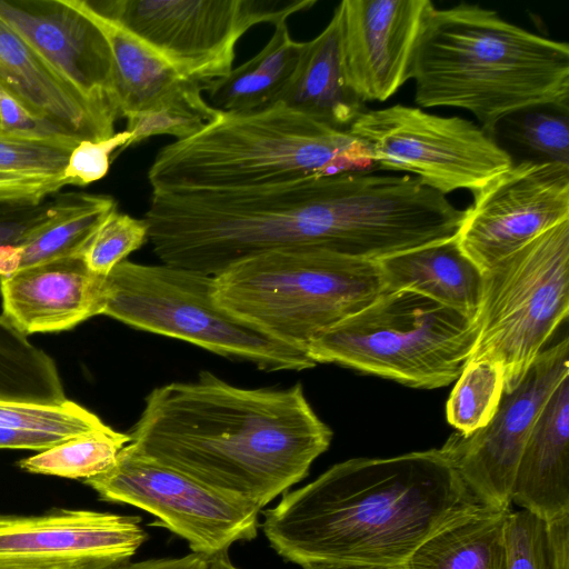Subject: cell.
<instances>
[{
    "mask_svg": "<svg viewBox=\"0 0 569 569\" xmlns=\"http://www.w3.org/2000/svg\"><path fill=\"white\" fill-rule=\"evenodd\" d=\"M129 435L139 453L260 511L301 481L332 439L301 383L243 388L210 371L152 389Z\"/></svg>",
    "mask_w": 569,
    "mask_h": 569,
    "instance_id": "cell-1",
    "label": "cell"
},
{
    "mask_svg": "<svg viewBox=\"0 0 569 569\" xmlns=\"http://www.w3.org/2000/svg\"><path fill=\"white\" fill-rule=\"evenodd\" d=\"M480 503L445 451L336 463L262 511L273 550L302 568L403 567L442 525Z\"/></svg>",
    "mask_w": 569,
    "mask_h": 569,
    "instance_id": "cell-2",
    "label": "cell"
},
{
    "mask_svg": "<svg viewBox=\"0 0 569 569\" xmlns=\"http://www.w3.org/2000/svg\"><path fill=\"white\" fill-rule=\"evenodd\" d=\"M415 101L472 113L493 137L519 110L569 111V46L530 32L478 4L433 8L411 69Z\"/></svg>",
    "mask_w": 569,
    "mask_h": 569,
    "instance_id": "cell-3",
    "label": "cell"
},
{
    "mask_svg": "<svg viewBox=\"0 0 569 569\" xmlns=\"http://www.w3.org/2000/svg\"><path fill=\"white\" fill-rule=\"evenodd\" d=\"M370 166L366 148L348 131L276 102L246 112L221 111L199 133L166 144L148 181L152 191L246 190L363 172Z\"/></svg>",
    "mask_w": 569,
    "mask_h": 569,
    "instance_id": "cell-4",
    "label": "cell"
},
{
    "mask_svg": "<svg viewBox=\"0 0 569 569\" xmlns=\"http://www.w3.org/2000/svg\"><path fill=\"white\" fill-rule=\"evenodd\" d=\"M385 291L377 261L316 247L269 250L213 277V297L221 307L305 351L312 339Z\"/></svg>",
    "mask_w": 569,
    "mask_h": 569,
    "instance_id": "cell-5",
    "label": "cell"
},
{
    "mask_svg": "<svg viewBox=\"0 0 569 569\" xmlns=\"http://www.w3.org/2000/svg\"><path fill=\"white\" fill-rule=\"evenodd\" d=\"M477 320L409 290H386L372 303L312 339L318 363H335L415 388L448 386L468 363Z\"/></svg>",
    "mask_w": 569,
    "mask_h": 569,
    "instance_id": "cell-6",
    "label": "cell"
},
{
    "mask_svg": "<svg viewBox=\"0 0 569 569\" xmlns=\"http://www.w3.org/2000/svg\"><path fill=\"white\" fill-rule=\"evenodd\" d=\"M103 316L132 328L177 338L261 370L300 371L317 366L221 307L213 277L161 263L123 260L104 279Z\"/></svg>",
    "mask_w": 569,
    "mask_h": 569,
    "instance_id": "cell-7",
    "label": "cell"
},
{
    "mask_svg": "<svg viewBox=\"0 0 569 569\" xmlns=\"http://www.w3.org/2000/svg\"><path fill=\"white\" fill-rule=\"evenodd\" d=\"M569 313V221L483 272L471 360L501 367L512 391ZM468 361V362H469Z\"/></svg>",
    "mask_w": 569,
    "mask_h": 569,
    "instance_id": "cell-8",
    "label": "cell"
},
{
    "mask_svg": "<svg viewBox=\"0 0 569 569\" xmlns=\"http://www.w3.org/2000/svg\"><path fill=\"white\" fill-rule=\"evenodd\" d=\"M132 33L184 78L206 83L232 70L236 47L253 26L273 27L317 0L87 1Z\"/></svg>",
    "mask_w": 569,
    "mask_h": 569,
    "instance_id": "cell-9",
    "label": "cell"
},
{
    "mask_svg": "<svg viewBox=\"0 0 569 569\" xmlns=\"http://www.w3.org/2000/svg\"><path fill=\"white\" fill-rule=\"evenodd\" d=\"M348 132L376 167L406 172L443 196L461 189L475 193L515 163L480 126L419 107L366 109Z\"/></svg>",
    "mask_w": 569,
    "mask_h": 569,
    "instance_id": "cell-10",
    "label": "cell"
},
{
    "mask_svg": "<svg viewBox=\"0 0 569 569\" xmlns=\"http://www.w3.org/2000/svg\"><path fill=\"white\" fill-rule=\"evenodd\" d=\"M83 482L101 500L142 509L184 539L193 553L211 559L238 541L256 538L260 510L237 497L152 460L132 448L120 451L108 471Z\"/></svg>",
    "mask_w": 569,
    "mask_h": 569,
    "instance_id": "cell-11",
    "label": "cell"
},
{
    "mask_svg": "<svg viewBox=\"0 0 569 569\" xmlns=\"http://www.w3.org/2000/svg\"><path fill=\"white\" fill-rule=\"evenodd\" d=\"M456 234L482 271L569 221V167L520 161L472 193Z\"/></svg>",
    "mask_w": 569,
    "mask_h": 569,
    "instance_id": "cell-12",
    "label": "cell"
},
{
    "mask_svg": "<svg viewBox=\"0 0 569 569\" xmlns=\"http://www.w3.org/2000/svg\"><path fill=\"white\" fill-rule=\"evenodd\" d=\"M569 339L543 350L521 381L503 392L492 419L470 435L453 433L441 447L462 482L482 505L510 508L517 466L547 400L569 375Z\"/></svg>",
    "mask_w": 569,
    "mask_h": 569,
    "instance_id": "cell-13",
    "label": "cell"
},
{
    "mask_svg": "<svg viewBox=\"0 0 569 569\" xmlns=\"http://www.w3.org/2000/svg\"><path fill=\"white\" fill-rule=\"evenodd\" d=\"M138 516L86 509L0 515V566L26 569H114L148 538Z\"/></svg>",
    "mask_w": 569,
    "mask_h": 569,
    "instance_id": "cell-14",
    "label": "cell"
},
{
    "mask_svg": "<svg viewBox=\"0 0 569 569\" xmlns=\"http://www.w3.org/2000/svg\"><path fill=\"white\" fill-rule=\"evenodd\" d=\"M433 8L429 0H343L336 7L343 77L362 102L386 101L411 79Z\"/></svg>",
    "mask_w": 569,
    "mask_h": 569,
    "instance_id": "cell-15",
    "label": "cell"
},
{
    "mask_svg": "<svg viewBox=\"0 0 569 569\" xmlns=\"http://www.w3.org/2000/svg\"><path fill=\"white\" fill-rule=\"evenodd\" d=\"M0 20L91 108L120 117L111 51L88 18L66 0H0Z\"/></svg>",
    "mask_w": 569,
    "mask_h": 569,
    "instance_id": "cell-16",
    "label": "cell"
},
{
    "mask_svg": "<svg viewBox=\"0 0 569 569\" xmlns=\"http://www.w3.org/2000/svg\"><path fill=\"white\" fill-rule=\"evenodd\" d=\"M104 279L82 256L21 269L0 279L1 316L26 337L69 330L102 315Z\"/></svg>",
    "mask_w": 569,
    "mask_h": 569,
    "instance_id": "cell-17",
    "label": "cell"
},
{
    "mask_svg": "<svg viewBox=\"0 0 569 569\" xmlns=\"http://www.w3.org/2000/svg\"><path fill=\"white\" fill-rule=\"evenodd\" d=\"M0 87L60 133L80 140H102L116 133V121L91 108L1 20Z\"/></svg>",
    "mask_w": 569,
    "mask_h": 569,
    "instance_id": "cell-18",
    "label": "cell"
},
{
    "mask_svg": "<svg viewBox=\"0 0 569 569\" xmlns=\"http://www.w3.org/2000/svg\"><path fill=\"white\" fill-rule=\"evenodd\" d=\"M510 498L548 521L569 515V375L552 391L531 430Z\"/></svg>",
    "mask_w": 569,
    "mask_h": 569,
    "instance_id": "cell-19",
    "label": "cell"
},
{
    "mask_svg": "<svg viewBox=\"0 0 569 569\" xmlns=\"http://www.w3.org/2000/svg\"><path fill=\"white\" fill-rule=\"evenodd\" d=\"M116 209V199L107 194H53L41 219L17 243L0 246V279L36 264L82 256L97 228Z\"/></svg>",
    "mask_w": 569,
    "mask_h": 569,
    "instance_id": "cell-20",
    "label": "cell"
},
{
    "mask_svg": "<svg viewBox=\"0 0 569 569\" xmlns=\"http://www.w3.org/2000/svg\"><path fill=\"white\" fill-rule=\"evenodd\" d=\"M386 290H409L477 317L483 272L453 238L407 250L377 261Z\"/></svg>",
    "mask_w": 569,
    "mask_h": 569,
    "instance_id": "cell-21",
    "label": "cell"
},
{
    "mask_svg": "<svg viewBox=\"0 0 569 569\" xmlns=\"http://www.w3.org/2000/svg\"><path fill=\"white\" fill-rule=\"evenodd\" d=\"M277 102L329 128L348 131L367 108L347 86L340 50L338 14L305 42L298 66Z\"/></svg>",
    "mask_w": 569,
    "mask_h": 569,
    "instance_id": "cell-22",
    "label": "cell"
},
{
    "mask_svg": "<svg viewBox=\"0 0 569 569\" xmlns=\"http://www.w3.org/2000/svg\"><path fill=\"white\" fill-rule=\"evenodd\" d=\"M510 508L478 503L452 518L411 553L405 569H508Z\"/></svg>",
    "mask_w": 569,
    "mask_h": 569,
    "instance_id": "cell-23",
    "label": "cell"
},
{
    "mask_svg": "<svg viewBox=\"0 0 569 569\" xmlns=\"http://www.w3.org/2000/svg\"><path fill=\"white\" fill-rule=\"evenodd\" d=\"M66 1L97 26L109 44L120 117L148 109L188 79L122 26L94 11L87 0Z\"/></svg>",
    "mask_w": 569,
    "mask_h": 569,
    "instance_id": "cell-24",
    "label": "cell"
},
{
    "mask_svg": "<svg viewBox=\"0 0 569 569\" xmlns=\"http://www.w3.org/2000/svg\"><path fill=\"white\" fill-rule=\"evenodd\" d=\"M305 42L292 39L287 21L274 26L267 44L224 77L201 83L210 104L221 111L246 112L277 102L300 60Z\"/></svg>",
    "mask_w": 569,
    "mask_h": 569,
    "instance_id": "cell-25",
    "label": "cell"
},
{
    "mask_svg": "<svg viewBox=\"0 0 569 569\" xmlns=\"http://www.w3.org/2000/svg\"><path fill=\"white\" fill-rule=\"evenodd\" d=\"M107 425L66 399L57 403L0 399V449L43 451Z\"/></svg>",
    "mask_w": 569,
    "mask_h": 569,
    "instance_id": "cell-26",
    "label": "cell"
},
{
    "mask_svg": "<svg viewBox=\"0 0 569 569\" xmlns=\"http://www.w3.org/2000/svg\"><path fill=\"white\" fill-rule=\"evenodd\" d=\"M0 399L57 403L66 400L52 357L0 316Z\"/></svg>",
    "mask_w": 569,
    "mask_h": 569,
    "instance_id": "cell-27",
    "label": "cell"
},
{
    "mask_svg": "<svg viewBox=\"0 0 569 569\" xmlns=\"http://www.w3.org/2000/svg\"><path fill=\"white\" fill-rule=\"evenodd\" d=\"M202 92L201 83L186 79L148 109L127 117L131 138L124 149L153 136H172L177 141L199 133L221 113Z\"/></svg>",
    "mask_w": 569,
    "mask_h": 569,
    "instance_id": "cell-28",
    "label": "cell"
},
{
    "mask_svg": "<svg viewBox=\"0 0 569 569\" xmlns=\"http://www.w3.org/2000/svg\"><path fill=\"white\" fill-rule=\"evenodd\" d=\"M130 441L129 433L107 426L21 459L18 466L30 473L83 481L112 468L120 451Z\"/></svg>",
    "mask_w": 569,
    "mask_h": 569,
    "instance_id": "cell-29",
    "label": "cell"
},
{
    "mask_svg": "<svg viewBox=\"0 0 569 569\" xmlns=\"http://www.w3.org/2000/svg\"><path fill=\"white\" fill-rule=\"evenodd\" d=\"M506 541L508 569H569V515L548 521L510 510Z\"/></svg>",
    "mask_w": 569,
    "mask_h": 569,
    "instance_id": "cell-30",
    "label": "cell"
},
{
    "mask_svg": "<svg viewBox=\"0 0 569 569\" xmlns=\"http://www.w3.org/2000/svg\"><path fill=\"white\" fill-rule=\"evenodd\" d=\"M497 133L525 156L522 161L569 167V111L549 106L519 110L497 123Z\"/></svg>",
    "mask_w": 569,
    "mask_h": 569,
    "instance_id": "cell-31",
    "label": "cell"
},
{
    "mask_svg": "<svg viewBox=\"0 0 569 569\" xmlns=\"http://www.w3.org/2000/svg\"><path fill=\"white\" fill-rule=\"evenodd\" d=\"M503 393V372L489 360H471L453 386L446 406L448 422L461 435L483 428Z\"/></svg>",
    "mask_w": 569,
    "mask_h": 569,
    "instance_id": "cell-32",
    "label": "cell"
},
{
    "mask_svg": "<svg viewBox=\"0 0 569 569\" xmlns=\"http://www.w3.org/2000/svg\"><path fill=\"white\" fill-rule=\"evenodd\" d=\"M80 141L63 133L24 134L0 129V172L60 179Z\"/></svg>",
    "mask_w": 569,
    "mask_h": 569,
    "instance_id": "cell-33",
    "label": "cell"
},
{
    "mask_svg": "<svg viewBox=\"0 0 569 569\" xmlns=\"http://www.w3.org/2000/svg\"><path fill=\"white\" fill-rule=\"evenodd\" d=\"M147 241L148 224L144 219L116 209L97 228L82 252V259L90 272L106 278Z\"/></svg>",
    "mask_w": 569,
    "mask_h": 569,
    "instance_id": "cell-34",
    "label": "cell"
},
{
    "mask_svg": "<svg viewBox=\"0 0 569 569\" xmlns=\"http://www.w3.org/2000/svg\"><path fill=\"white\" fill-rule=\"evenodd\" d=\"M130 138L131 133L123 130L102 140H81L63 169L64 184L84 187L102 179L109 172L112 154L123 151Z\"/></svg>",
    "mask_w": 569,
    "mask_h": 569,
    "instance_id": "cell-35",
    "label": "cell"
},
{
    "mask_svg": "<svg viewBox=\"0 0 569 569\" xmlns=\"http://www.w3.org/2000/svg\"><path fill=\"white\" fill-rule=\"evenodd\" d=\"M66 187L62 179L0 172V202L40 203Z\"/></svg>",
    "mask_w": 569,
    "mask_h": 569,
    "instance_id": "cell-36",
    "label": "cell"
},
{
    "mask_svg": "<svg viewBox=\"0 0 569 569\" xmlns=\"http://www.w3.org/2000/svg\"><path fill=\"white\" fill-rule=\"evenodd\" d=\"M48 200L40 203L0 202V246L17 243L41 219Z\"/></svg>",
    "mask_w": 569,
    "mask_h": 569,
    "instance_id": "cell-37",
    "label": "cell"
},
{
    "mask_svg": "<svg viewBox=\"0 0 569 569\" xmlns=\"http://www.w3.org/2000/svg\"><path fill=\"white\" fill-rule=\"evenodd\" d=\"M0 129L24 134L60 133L31 116L14 98L0 87Z\"/></svg>",
    "mask_w": 569,
    "mask_h": 569,
    "instance_id": "cell-38",
    "label": "cell"
},
{
    "mask_svg": "<svg viewBox=\"0 0 569 569\" xmlns=\"http://www.w3.org/2000/svg\"><path fill=\"white\" fill-rule=\"evenodd\" d=\"M209 559L197 553L177 558L149 559L128 562L114 569H208Z\"/></svg>",
    "mask_w": 569,
    "mask_h": 569,
    "instance_id": "cell-39",
    "label": "cell"
},
{
    "mask_svg": "<svg viewBox=\"0 0 569 569\" xmlns=\"http://www.w3.org/2000/svg\"><path fill=\"white\" fill-rule=\"evenodd\" d=\"M303 569H405L402 567L359 566V565H316Z\"/></svg>",
    "mask_w": 569,
    "mask_h": 569,
    "instance_id": "cell-40",
    "label": "cell"
},
{
    "mask_svg": "<svg viewBox=\"0 0 569 569\" xmlns=\"http://www.w3.org/2000/svg\"><path fill=\"white\" fill-rule=\"evenodd\" d=\"M208 569H239L229 559L228 553L209 559Z\"/></svg>",
    "mask_w": 569,
    "mask_h": 569,
    "instance_id": "cell-41",
    "label": "cell"
},
{
    "mask_svg": "<svg viewBox=\"0 0 569 569\" xmlns=\"http://www.w3.org/2000/svg\"><path fill=\"white\" fill-rule=\"evenodd\" d=\"M0 569H26V568H16V567H2V566H0Z\"/></svg>",
    "mask_w": 569,
    "mask_h": 569,
    "instance_id": "cell-42",
    "label": "cell"
}]
</instances>
